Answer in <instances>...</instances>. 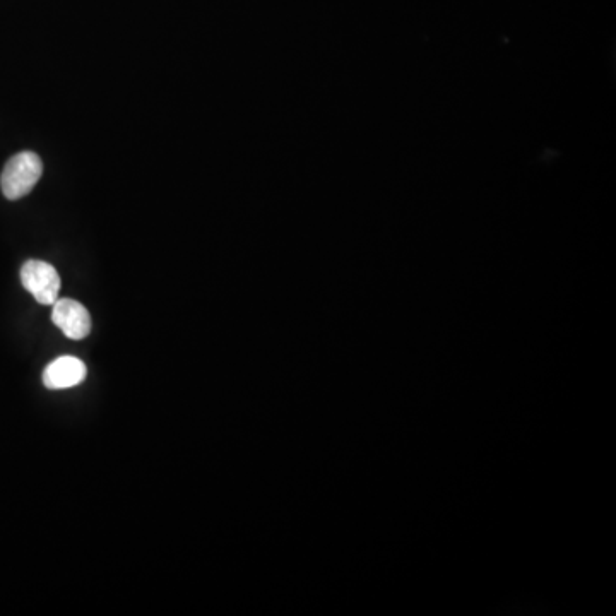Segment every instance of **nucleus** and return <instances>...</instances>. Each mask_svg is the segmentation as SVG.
Segmentation results:
<instances>
[{
  "mask_svg": "<svg viewBox=\"0 0 616 616\" xmlns=\"http://www.w3.org/2000/svg\"><path fill=\"white\" fill-rule=\"evenodd\" d=\"M88 368L76 356H60L43 370V384L50 391L71 389L86 379Z\"/></svg>",
  "mask_w": 616,
  "mask_h": 616,
  "instance_id": "nucleus-4",
  "label": "nucleus"
},
{
  "mask_svg": "<svg viewBox=\"0 0 616 616\" xmlns=\"http://www.w3.org/2000/svg\"><path fill=\"white\" fill-rule=\"evenodd\" d=\"M21 283L30 291L36 302L54 305L59 300L60 276L52 264L43 261L24 262L21 267Z\"/></svg>",
  "mask_w": 616,
  "mask_h": 616,
  "instance_id": "nucleus-2",
  "label": "nucleus"
},
{
  "mask_svg": "<svg viewBox=\"0 0 616 616\" xmlns=\"http://www.w3.org/2000/svg\"><path fill=\"white\" fill-rule=\"evenodd\" d=\"M52 320L67 338L79 341L91 332V315L81 303L72 298H59L54 303Z\"/></svg>",
  "mask_w": 616,
  "mask_h": 616,
  "instance_id": "nucleus-3",
  "label": "nucleus"
},
{
  "mask_svg": "<svg viewBox=\"0 0 616 616\" xmlns=\"http://www.w3.org/2000/svg\"><path fill=\"white\" fill-rule=\"evenodd\" d=\"M42 173L43 163L38 154L33 151L14 154L0 175L2 194L9 201H18L21 197L28 196L42 178Z\"/></svg>",
  "mask_w": 616,
  "mask_h": 616,
  "instance_id": "nucleus-1",
  "label": "nucleus"
}]
</instances>
